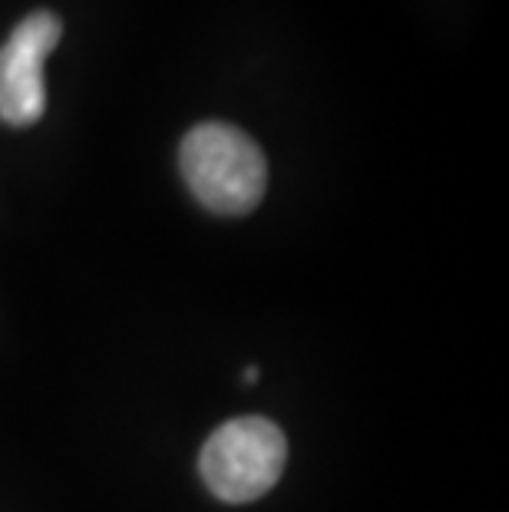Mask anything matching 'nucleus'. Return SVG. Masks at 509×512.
<instances>
[{
  "mask_svg": "<svg viewBox=\"0 0 509 512\" xmlns=\"http://www.w3.org/2000/svg\"><path fill=\"white\" fill-rule=\"evenodd\" d=\"M179 166L192 195L215 215H248L268 185L265 152L229 123H202L182 139Z\"/></svg>",
  "mask_w": 509,
  "mask_h": 512,
  "instance_id": "nucleus-1",
  "label": "nucleus"
},
{
  "mask_svg": "<svg viewBox=\"0 0 509 512\" xmlns=\"http://www.w3.org/2000/svg\"><path fill=\"white\" fill-rule=\"evenodd\" d=\"M258 380V367H245V384H255Z\"/></svg>",
  "mask_w": 509,
  "mask_h": 512,
  "instance_id": "nucleus-4",
  "label": "nucleus"
},
{
  "mask_svg": "<svg viewBox=\"0 0 509 512\" xmlns=\"http://www.w3.org/2000/svg\"><path fill=\"white\" fill-rule=\"evenodd\" d=\"M288 463V440L272 420L242 417L219 427L202 446L199 473L222 503H255Z\"/></svg>",
  "mask_w": 509,
  "mask_h": 512,
  "instance_id": "nucleus-2",
  "label": "nucleus"
},
{
  "mask_svg": "<svg viewBox=\"0 0 509 512\" xmlns=\"http://www.w3.org/2000/svg\"><path fill=\"white\" fill-rule=\"evenodd\" d=\"M63 24L50 10H37L0 47V119L7 126H34L47 110L43 60L60 43Z\"/></svg>",
  "mask_w": 509,
  "mask_h": 512,
  "instance_id": "nucleus-3",
  "label": "nucleus"
}]
</instances>
